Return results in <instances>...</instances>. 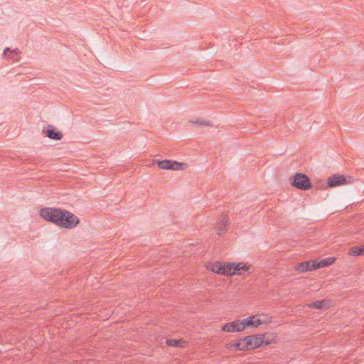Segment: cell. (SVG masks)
Listing matches in <instances>:
<instances>
[{"label": "cell", "instance_id": "obj_1", "mask_svg": "<svg viewBox=\"0 0 364 364\" xmlns=\"http://www.w3.org/2000/svg\"><path fill=\"white\" fill-rule=\"evenodd\" d=\"M278 336L273 332L248 336L244 338L237 339L226 344V349L228 351H241L248 352L262 347H267L278 341Z\"/></svg>", "mask_w": 364, "mask_h": 364}, {"label": "cell", "instance_id": "obj_2", "mask_svg": "<svg viewBox=\"0 0 364 364\" xmlns=\"http://www.w3.org/2000/svg\"><path fill=\"white\" fill-rule=\"evenodd\" d=\"M39 214L48 222L54 223L56 226L66 229L76 228L80 223L79 218L74 213L61 208H41Z\"/></svg>", "mask_w": 364, "mask_h": 364}, {"label": "cell", "instance_id": "obj_3", "mask_svg": "<svg viewBox=\"0 0 364 364\" xmlns=\"http://www.w3.org/2000/svg\"><path fill=\"white\" fill-rule=\"evenodd\" d=\"M205 268L209 272L227 277L245 275L253 270L252 265L248 263H208Z\"/></svg>", "mask_w": 364, "mask_h": 364}, {"label": "cell", "instance_id": "obj_4", "mask_svg": "<svg viewBox=\"0 0 364 364\" xmlns=\"http://www.w3.org/2000/svg\"><path fill=\"white\" fill-rule=\"evenodd\" d=\"M272 316L268 314H256L244 319L234 321L223 324L221 330L226 333H237L248 328H257L264 324L272 323Z\"/></svg>", "mask_w": 364, "mask_h": 364}, {"label": "cell", "instance_id": "obj_5", "mask_svg": "<svg viewBox=\"0 0 364 364\" xmlns=\"http://www.w3.org/2000/svg\"><path fill=\"white\" fill-rule=\"evenodd\" d=\"M337 261V258L335 257L312 260V261L298 263L296 265L294 269L299 273H307L309 271H316L320 268L329 267V266L334 265Z\"/></svg>", "mask_w": 364, "mask_h": 364}, {"label": "cell", "instance_id": "obj_6", "mask_svg": "<svg viewBox=\"0 0 364 364\" xmlns=\"http://www.w3.org/2000/svg\"><path fill=\"white\" fill-rule=\"evenodd\" d=\"M290 183L294 187L304 191L312 187V183L309 177L303 174H296L291 177Z\"/></svg>", "mask_w": 364, "mask_h": 364}, {"label": "cell", "instance_id": "obj_7", "mask_svg": "<svg viewBox=\"0 0 364 364\" xmlns=\"http://www.w3.org/2000/svg\"><path fill=\"white\" fill-rule=\"evenodd\" d=\"M158 167L162 170L180 171L187 168L188 165L183 162L172 161V160H163L157 164Z\"/></svg>", "mask_w": 364, "mask_h": 364}, {"label": "cell", "instance_id": "obj_8", "mask_svg": "<svg viewBox=\"0 0 364 364\" xmlns=\"http://www.w3.org/2000/svg\"><path fill=\"white\" fill-rule=\"evenodd\" d=\"M229 225L230 219L227 213H223L221 216H220L219 218H218L217 223H216V228H215V231H216L218 236H224L226 233L227 232Z\"/></svg>", "mask_w": 364, "mask_h": 364}, {"label": "cell", "instance_id": "obj_9", "mask_svg": "<svg viewBox=\"0 0 364 364\" xmlns=\"http://www.w3.org/2000/svg\"><path fill=\"white\" fill-rule=\"evenodd\" d=\"M352 182H353L352 179L349 178V177L344 176V175H335L329 177L327 183L330 187H335V186L347 184V183Z\"/></svg>", "mask_w": 364, "mask_h": 364}, {"label": "cell", "instance_id": "obj_10", "mask_svg": "<svg viewBox=\"0 0 364 364\" xmlns=\"http://www.w3.org/2000/svg\"><path fill=\"white\" fill-rule=\"evenodd\" d=\"M43 133L46 137H49L51 140H61L64 137L62 132L54 126L46 127L43 130Z\"/></svg>", "mask_w": 364, "mask_h": 364}, {"label": "cell", "instance_id": "obj_11", "mask_svg": "<svg viewBox=\"0 0 364 364\" xmlns=\"http://www.w3.org/2000/svg\"><path fill=\"white\" fill-rule=\"evenodd\" d=\"M332 306V301L329 300V299L316 301V302L307 304V307H309V308L318 309V310H327V309H330Z\"/></svg>", "mask_w": 364, "mask_h": 364}, {"label": "cell", "instance_id": "obj_12", "mask_svg": "<svg viewBox=\"0 0 364 364\" xmlns=\"http://www.w3.org/2000/svg\"><path fill=\"white\" fill-rule=\"evenodd\" d=\"M3 57L6 60L19 61V58H20V52L17 49H11L8 48V49L4 50Z\"/></svg>", "mask_w": 364, "mask_h": 364}, {"label": "cell", "instance_id": "obj_13", "mask_svg": "<svg viewBox=\"0 0 364 364\" xmlns=\"http://www.w3.org/2000/svg\"><path fill=\"white\" fill-rule=\"evenodd\" d=\"M168 347H176V348H185L187 347L188 343L183 339H168L166 341Z\"/></svg>", "mask_w": 364, "mask_h": 364}, {"label": "cell", "instance_id": "obj_14", "mask_svg": "<svg viewBox=\"0 0 364 364\" xmlns=\"http://www.w3.org/2000/svg\"><path fill=\"white\" fill-rule=\"evenodd\" d=\"M349 255L351 256H364V246H356V247L350 248Z\"/></svg>", "mask_w": 364, "mask_h": 364}, {"label": "cell", "instance_id": "obj_15", "mask_svg": "<svg viewBox=\"0 0 364 364\" xmlns=\"http://www.w3.org/2000/svg\"><path fill=\"white\" fill-rule=\"evenodd\" d=\"M191 123L194 124V125H201V126L204 127H211L213 126V123L211 122L208 121V120H204V119L196 118L193 119L189 121Z\"/></svg>", "mask_w": 364, "mask_h": 364}]
</instances>
